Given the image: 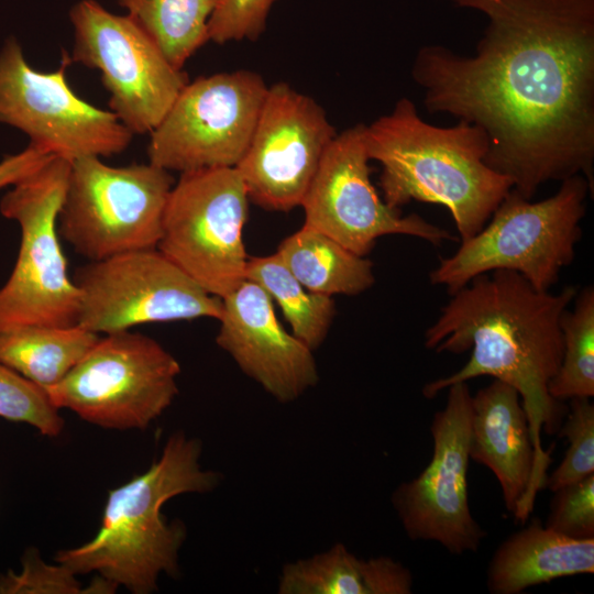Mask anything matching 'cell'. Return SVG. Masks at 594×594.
Masks as SVG:
<instances>
[{"label":"cell","mask_w":594,"mask_h":594,"mask_svg":"<svg viewBox=\"0 0 594 594\" xmlns=\"http://www.w3.org/2000/svg\"><path fill=\"white\" fill-rule=\"evenodd\" d=\"M454 1L488 24L474 55L418 51L427 110L483 130L485 163L526 199L576 175L593 188L594 0Z\"/></svg>","instance_id":"cell-1"},{"label":"cell","mask_w":594,"mask_h":594,"mask_svg":"<svg viewBox=\"0 0 594 594\" xmlns=\"http://www.w3.org/2000/svg\"><path fill=\"white\" fill-rule=\"evenodd\" d=\"M576 289L558 294L534 288L520 274L496 270L474 277L452 294L439 318L425 333V345L437 352L460 354L472 350L455 373L422 387L433 398L450 385L492 376L516 388L528 417L537 455V470L546 483L550 452L541 432L558 433L568 407L549 393L562 359V314Z\"/></svg>","instance_id":"cell-2"},{"label":"cell","mask_w":594,"mask_h":594,"mask_svg":"<svg viewBox=\"0 0 594 594\" xmlns=\"http://www.w3.org/2000/svg\"><path fill=\"white\" fill-rule=\"evenodd\" d=\"M364 141L370 160L382 165L384 201L396 209L411 200L446 207L462 241L487 223L513 188L508 177L485 163L483 130L464 121L430 124L408 98L365 125Z\"/></svg>","instance_id":"cell-3"},{"label":"cell","mask_w":594,"mask_h":594,"mask_svg":"<svg viewBox=\"0 0 594 594\" xmlns=\"http://www.w3.org/2000/svg\"><path fill=\"white\" fill-rule=\"evenodd\" d=\"M200 453L197 439L173 435L146 472L109 492L97 535L59 552L56 561L74 574L98 572L136 594L156 590L162 572L177 573L185 539L180 522H166L163 505L179 494L211 492L221 480L219 473L201 469Z\"/></svg>","instance_id":"cell-4"},{"label":"cell","mask_w":594,"mask_h":594,"mask_svg":"<svg viewBox=\"0 0 594 594\" xmlns=\"http://www.w3.org/2000/svg\"><path fill=\"white\" fill-rule=\"evenodd\" d=\"M593 193L585 177L562 180L558 191L531 201L513 188L475 235L440 260L430 283L452 295L474 277L496 270L520 274L538 290H549L575 255L582 237L585 198Z\"/></svg>","instance_id":"cell-5"},{"label":"cell","mask_w":594,"mask_h":594,"mask_svg":"<svg viewBox=\"0 0 594 594\" xmlns=\"http://www.w3.org/2000/svg\"><path fill=\"white\" fill-rule=\"evenodd\" d=\"M69 168V161L53 157L1 198L0 212L19 224L21 241L0 288V331L78 322L80 292L68 274L57 229Z\"/></svg>","instance_id":"cell-6"},{"label":"cell","mask_w":594,"mask_h":594,"mask_svg":"<svg viewBox=\"0 0 594 594\" xmlns=\"http://www.w3.org/2000/svg\"><path fill=\"white\" fill-rule=\"evenodd\" d=\"M170 173L151 164L110 166L98 156L70 162L58 234L79 255L99 261L157 248Z\"/></svg>","instance_id":"cell-7"},{"label":"cell","mask_w":594,"mask_h":594,"mask_svg":"<svg viewBox=\"0 0 594 594\" xmlns=\"http://www.w3.org/2000/svg\"><path fill=\"white\" fill-rule=\"evenodd\" d=\"M249 195L235 167L180 173L170 189L157 249L209 294L245 280Z\"/></svg>","instance_id":"cell-8"},{"label":"cell","mask_w":594,"mask_h":594,"mask_svg":"<svg viewBox=\"0 0 594 594\" xmlns=\"http://www.w3.org/2000/svg\"><path fill=\"white\" fill-rule=\"evenodd\" d=\"M177 360L154 339L129 330L106 334L56 384L58 408L106 428H145L178 393Z\"/></svg>","instance_id":"cell-9"},{"label":"cell","mask_w":594,"mask_h":594,"mask_svg":"<svg viewBox=\"0 0 594 594\" xmlns=\"http://www.w3.org/2000/svg\"><path fill=\"white\" fill-rule=\"evenodd\" d=\"M70 64L63 52L56 70L38 72L26 62L19 41L7 38L0 50V123L23 132L30 145L69 162L122 153L134 134L113 112L90 105L70 88Z\"/></svg>","instance_id":"cell-10"},{"label":"cell","mask_w":594,"mask_h":594,"mask_svg":"<svg viewBox=\"0 0 594 594\" xmlns=\"http://www.w3.org/2000/svg\"><path fill=\"white\" fill-rule=\"evenodd\" d=\"M74 28L72 63L97 69L110 95L109 107L133 134L151 133L188 82L156 43L129 15L96 0H81L69 12Z\"/></svg>","instance_id":"cell-11"},{"label":"cell","mask_w":594,"mask_h":594,"mask_svg":"<svg viewBox=\"0 0 594 594\" xmlns=\"http://www.w3.org/2000/svg\"><path fill=\"white\" fill-rule=\"evenodd\" d=\"M268 86L239 69L188 81L150 133L148 162L168 172L235 167L251 141Z\"/></svg>","instance_id":"cell-12"},{"label":"cell","mask_w":594,"mask_h":594,"mask_svg":"<svg viewBox=\"0 0 594 594\" xmlns=\"http://www.w3.org/2000/svg\"><path fill=\"white\" fill-rule=\"evenodd\" d=\"M77 324L99 333L130 330L140 324L219 319L222 299L173 263L157 248L129 251L79 268Z\"/></svg>","instance_id":"cell-13"},{"label":"cell","mask_w":594,"mask_h":594,"mask_svg":"<svg viewBox=\"0 0 594 594\" xmlns=\"http://www.w3.org/2000/svg\"><path fill=\"white\" fill-rule=\"evenodd\" d=\"M430 424L432 457L415 479L399 484L392 504L408 538L435 541L448 552H477L485 529L472 516L468 471L472 395L468 382L450 385Z\"/></svg>","instance_id":"cell-14"},{"label":"cell","mask_w":594,"mask_h":594,"mask_svg":"<svg viewBox=\"0 0 594 594\" xmlns=\"http://www.w3.org/2000/svg\"><path fill=\"white\" fill-rule=\"evenodd\" d=\"M364 128H348L329 143L300 205L304 224L360 256H366L384 235L416 237L436 246L455 240L419 215L403 216L380 197L371 180Z\"/></svg>","instance_id":"cell-15"},{"label":"cell","mask_w":594,"mask_h":594,"mask_svg":"<svg viewBox=\"0 0 594 594\" xmlns=\"http://www.w3.org/2000/svg\"><path fill=\"white\" fill-rule=\"evenodd\" d=\"M336 135L315 99L287 82L268 86L249 146L235 166L249 199L274 211L300 206Z\"/></svg>","instance_id":"cell-16"},{"label":"cell","mask_w":594,"mask_h":594,"mask_svg":"<svg viewBox=\"0 0 594 594\" xmlns=\"http://www.w3.org/2000/svg\"><path fill=\"white\" fill-rule=\"evenodd\" d=\"M221 299L216 342L246 376L283 404L317 385L314 351L284 329L262 287L245 279Z\"/></svg>","instance_id":"cell-17"},{"label":"cell","mask_w":594,"mask_h":594,"mask_svg":"<svg viewBox=\"0 0 594 594\" xmlns=\"http://www.w3.org/2000/svg\"><path fill=\"white\" fill-rule=\"evenodd\" d=\"M470 459L496 476L505 507L525 522L539 490L546 487L537 470L529 421L519 393L495 380L472 396Z\"/></svg>","instance_id":"cell-18"},{"label":"cell","mask_w":594,"mask_h":594,"mask_svg":"<svg viewBox=\"0 0 594 594\" xmlns=\"http://www.w3.org/2000/svg\"><path fill=\"white\" fill-rule=\"evenodd\" d=\"M594 573V538L573 539L534 518L494 551L487 568L492 594H519L556 579Z\"/></svg>","instance_id":"cell-19"},{"label":"cell","mask_w":594,"mask_h":594,"mask_svg":"<svg viewBox=\"0 0 594 594\" xmlns=\"http://www.w3.org/2000/svg\"><path fill=\"white\" fill-rule=\"evenodd\" d=\"M414 578L391 557L363 560L343 543L306 559L286 563L278 579L279 594H409Z\"/></svg>","instance_id":"cell-20"},{"label":"cell","mask_w":594,"mask_h":594,"mask_svg":"<svg viewBox=\"0 0 594 594\" xmlns=\"http://www.w3.org/2000/svg\"><path fill=\"white\" fill-rule=\"evenodd\" d=\"M276 253L293 275L317 294L354 296L375 282L373 264L366 256L305 224L286 237Z\"/></svg>","instance_id":"cell-21"},{"label":"cell","mask_w":594,"mask_h":594,"mask_svg":"<svg viewBox=\"0 0 594 594\" xmlns=\"http://www.w3.org/2000/svg\"><path fill=\"white\" fill-rule=\"evenodd\" d=\"M98 339L99 334L79 324L12 328L0 331V362L48 387L59 382Z\"/></svg>","instance_id":"cell-22"},{"label":"cell","mask_w":594,"mask_h":594,"mask_svg":"<svg viewBox=\"0 0 594 594\" xmlns=\"http://www.w3.org/2000/svg\"><path fill=\"white\" fill-rule=\"evenodd\" d=\"M245 279L262 287L279 306L297 339L312 351L322 344L336 316L331 296L307 289L276 252L248 258Z\"/></svg>","instance_id":"cell-23"},{"label":"cell","mask_w":594,"mask_h":594,"mask_svg":"<svg viewBox=\"0 0 594 594\" xmlns=\"http://www.w3.org/2000/svg\"><path fill=\"white\" fill-rule=\"evenodd\" d=\"M218 0H118L178 69L205 44Z\"/></svg>","instance_id":"cell-24"},{"label":"cell","mask_w":594,"mask_h":594,"mask_svg":"<svg viewBox=\"0 0 594 594\" xmlns=\"http://www.w3.org/2000/svg\"><path fill=\"white\" fill-rule=\"evenodd\" d=\"M574 298L573 310L566 309L560 320L562 359L549 384L550 395L559 402L594 396L593 287H585Z\"/></svg>","instance_id":"cell-25"},{"label":"cell","mask_w":594,"mask_h":594,"mask_svg":"<svg viewBox=\"0 0 594 594\" xmlns=\"http://www.w3.org/2000/svg\"><path fill=\"white\" fill-rule=\"evenodd\" d=\"M0 417L57 436L64 421L44 386L0 362Z\"/></svg>","instance_id":"cell-26"},{"label":"cell","mask_w":594,"mask_h":594,"mask_svg":"<svg viewBox=\"0 0 594 594\" xmlns=\"http://www.w3.org/2000/svg\"><path fill=\"white\" fill-rule=\"evenodd\" d=\"M558 435L566 438L568 449L546 486L556 491L594 474V405L590 398L570 399Z\"/></svg>","instance_id":"cell-27"},{"label":"cell","mask_w":594,"mask_h":594,"mask_svg":"<svg viewBox=\"0 0 594 594\" xmlns=\"http://www.w3.org/2000/svg\"><path fill=\"white\" fill-rule=\"evenodd\" d=\"M544 526L573 539L594 538V474L553 491Z\"/></svg>","instance_id":"cell-28"},{"label":"cell","mask_w":594,"mask_h":594,"mask_svg":"<svg viewBox=\"0 0 594 594\" xmlns=\"http://www.w3.org/2000/svg\"><path fill=\"white\" fill-rule=\"evenodd\" d=\"M276 0H218L208 22V38L217 44L255 41L264 32Z\"/></svg>","instance_id":"cell-29"},{"label":"cell","mask_w":594,"mask_h":594,"mask_svg":"<svg viewBox=\"0 0 594 594\" xmlns=\"http://www.w3.org/2000/svg\"><path fill=\"white\" fill-rule=\"evenodd\" d=\"M79 584L66 566L46 565L37 556L29 553L20 574L0 578V593H77Z\"/></svg>","instance_id":"cell-30"},{"label":"cell","mask_w":594,"mask_h":594,"mask_svg":"<svg viewBox=\"0 0 594 594\" xmlns=\"http://www.w3.org/2000/svg\"><path fill=\"white\" fill-rule=\"evenodd\" d=\"M53 157L56 156L30 144L19 153L6 155L0 161V189L15 185L40 169Z\"/></svg>","instance_id":"cell-31"}]
</instances>
